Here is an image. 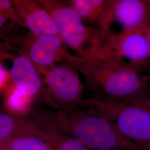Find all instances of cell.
I'll return each instance as SVG.
<instances>
[{
	"instance_id": "6da1fadb",
	"label": "cell",
	"mask_w": 150,
	"mask_h": 150,
	"mask_svg": "<svg viewBox=\"0 0 150 150\" xmlns=\"http://www.w3.org/2000/svg\"><path fill=\"white\" fill-rule=\"evenodd\" d=\"M97 96L135 101L145 98L148 79L141 70L106 60L75 55L69 62Z\"/></svg>"
},
{
	"instance_id": "7a4b0ae2",
	"label": "cell",
	"mask_w": 150,
	"mask_h": 150,
	"mask_svg": "<svg viewBox=\"0 0 150 150\" xmlns=\"http://www.w3.org/2000/svg\"><path fill=\"white\" fill-rule=\"evenodd\" d=\"M85 111L73 108L53 113H42L47 123L70 130L76 139L87 147L103 150L120 144L117 129L103 115L94 109Z\"/></svg>"
},
{
	"instance_id": "3957f363",
	"label": "cell",
	"mask_w": 150,
	"mask_h": 150,
	"mask_svg": "<svg viewBox=\"0 0 150 150\" xmlns=\"http://www.w3.org/2000/svg\"><path fill=\"white\" fill-rule=\"evenodd\" d=\"M106 60L137 70L144 69L150 59V23L142 27L110 32L101 45L82 56Z\"/></svg>"
},
{
	"instance_id": "277c9868",
	"label": "cell",
	"mask_w": 150,
	"mask_h": 150,
	"mask_svg": "<svg viewBox=\"0 0 150 150\" xmlns=\"http://www.w3.org/2000/svg\"><path fill=\"white\" fill-rule=\"evenodd\" d=\"M146 101L96 96L82 100V104L101 113L125 136L135 140L147 141L150 139V113L147 108L141 105Z\"/></svg>"
},
{
	"instance_id": "5b68a950",
	"label": "cell",
	"mask_w": 150,
	"mask_h": 150,
	"mask_svg": "<svg viewBox=\"0 0 150 150\" xmlns=\"http://www.w3.org/2000/svg\"><path fill=\"white\" fill-rule=\"evenodd\" d=\"M38 1L52 17L57 36L65 46L76 51L77 56L91 53L101 45L102 41L96 30L85 25L68 1Z\"/></svg>"
},
{
	"instance_id": "8992f818",
	"label": "cell",
	"mask_w": 150,
	"mask_h": 150,
	"mask_svg": "<svg viewBox=\"0 0 150 150\" xmlns=\"http://www.w3.org/2000/svg\"><path fill=\"white\" fill-rule=\"evenodd\" d=\"M63 64L46 68L35 67L43 75L42 79L48 97L59 102L62 110H69L81 102L83 86L77 72L69 64Z\"/></svg>"
},
{
	"instance_id": "52a82bcc",
	"label": "cell",
	"mask_w": 150,
	"mask_h": 150,
	"mask_svg": "<svg viewBox=\"0 0 150 150\" xmlns=\"http://www.w3.org/2000/svg\"><path fill=\"white\" fill-rule=\"evenodd\" d=\"M19 44L36 67L46 68L57 62H69L75 57L56 35H34L30 33L22 36Z\"/></svg>"
},
{
	"instance_id": "ba28073f",
	"label": "cell",
	"mask_w": 150,
	"mask_h": 150,
	"mask_svg": "<svg viewBox=\"0 0 150 150\" xmlns=\"http://www.w3.org/2000/svg\"><path fill=\"white\" fill-rule=\"evenodd\" d=\"M10 75L17 92L18 96L15 100L16 111H21L29 100L40 95L50 100L45 89L41 75L25 53L13 59Z\"/></svg>"
},
{
	"instance_id": "9c48e42d",
	"label": "cell",
	"mask_w": 150,
	"mask_h": 150,
	"mask_svg": "<svg viewBox=\"0 0 150 150\" xmlns=\"http://www.w3.org/2000/svg\"><path fill=\"white\" fill-rule=\"evenodd\" d=\"M69 4L98 32L102 42L111 32L113 0H70Z\"/></svg>"
},
{
	"instance_id": "30bf717a",
	"label": "cell",
	"mask_w": 150,
	"mask_h": 150,
	"mask_svg": "<svg viewBox=\"0 0 150 150\" xmlns=\"http://www.w3.org/2000/svg\"><path fill=\"white\" fill-rule=\"evenodd\" d=\"M25 28L34 35H56L52 17L38 0H10Z\"/></svg>"
},
{
	"instance_id": "8fae6325",
	"label": "cell",
	"mask_w": 150,
	"mask_h": 150,
	"mask_svg": "<svg viewBox=\"0 0 150 150\" xmlns=\"http://www.w3.org/2000/svg\"><path fill=\"white\" fill-rule=\"evenodd\" d=\"M150 4L143 0H113V21L122 30L142 27L150 22Z\"/></svg>"
},
{
	"instance_id": "7c38bea8",
	"label": "cell",
	"mask_w": 150,
	"mask_h": 150,
	"mask_svg": "<svg viewBox=\"0 0 150 150\" xmlns=\"http://www.w3.org/2000/svg\"><path fill=\"white\" fill-rule=\"evenodd\" d=\"M38 127V123L33 119L0 111V145L18 136L35 134Z\"/></svg>"
},
{
	"instance_id": "4fadbf2b",
	"label": "cell",
	"mask_w": 150,
	"mask_h": 150,
	"mask_svg": "<svg viewBox=\"0 0 150 150\" xmlns=\"http://www.w3.org/2000/svg\"><path fill=\"white\" fill-rule=\"evenodd\" d=\"M33 134L16 137L0 145V147L7 150H50V146L44 139Z\"/></svg>"
},
{
	"instance_id": "5bb4252c",
	"label": "cell",
	"mask_w": 150,
	"mask_h": 150,
	"mask_svg": "<svg viewBox=\"0 0 150 150\" xmlns=\"http://www.w3.org/2000/svg\"><path fill=\"white\" fill-rule=\"evenodd\" d=\"M0 12L8 26L17 36L18 31L25 26L20 20L10 0H0Z\"/></svg>"
},
{
	"instance_id": "9a60e30c",
	"label": "cell",
	"mask_w": 150,
	"mask_h": 150,
	"mask_svg": "<svg viewBox=\"0 0 150 150\" xmlns=\"http://www.w3.org/2000/svg\"><path fill=\"white\" fill-rule=\"evenodd\" d=\"M59 150H89L88 147L75 138L65 139L59 145Z\"/></svg>"
},
{
	"instance_id": "2e32d148",
	"label": "cell",
	"mask_w": 150,
	"mask_h": 150,
	"mask_svg": "<svg viewBox=\"0 0 150 150\" xmlns=\"http://www.w3.org/2000/svg\"><path fill=\"white\" fill-rule=\"evenodd\" d=\"M0 33L8 38L10 42L18 43L19 38L13 32L0 12Z\"/></svg>"
},
{
	"instance_id": "e0dca14e",
	"label": "cell",
	"mask_w": 150,
	"mask_h": 150,
	"mask_svg": "<svg viewBox=\"0 0 150 150\" xmlns=\"http://www.w3.org/2000/svg\"><path fill=\"white\" fill-rule=\"evenodd\" d=\"M0 40H3L7 42H10L9 40H8V38L6 37L5 36H4L3 34H2L1 33H0Z\"/></svg>"
},
{
	"instance_id": "ac0fdd59",
	"label": "cell",
	"mask_w": 150,
	"mask_h": 150,
	"mask_svg": "<svg viewBox=\"0 0 150 150\" xmlns=\"http://www.w3.org/2000/svg\"><path fill=\"white\" fill-rule=\"evenodd\" d=\"M0 150H7L5 149H4V148H2V147H0Z\"/></svg>"
},
{
	"instance_id": "d6986e66",
	"label": "cell",
	"mask_w": 150,
	"mask_h": 150,
	"mask_svg": "<svg viewBox=\"0 0 150 150\" xmlns=\"http://www.w3.org/2000/svg\"><path fill=\"white\" fill-rule=\"evenodd\" d=\"M116 150L114 149H106V150Z\"/></svg>"
}]
</instances>
